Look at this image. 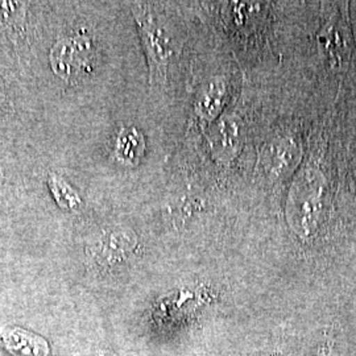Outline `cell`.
<instances>
[{"instance_id": "obj_1", "label": "cell", "mask_w": 356, "mask_h": 356, "mask_svg": "<svg viewBox=\"0 0 356 356\" xmlns=\"http://www.w3.org/2000/svg\"><path fill=\"white\" fill-rule=\"evenodd\" d=\"M134 17L140 32L141 44L147 56L151 85H164L169 70L177 57V41L164 15L149 3L132 6Z\"/></svg>"}, {"instance_id": "obj_2", "label": "cell", "mask_w": 356, "mask_h": 356, "mask_svg": "<svg viewBox=\"0 0 356 356\" xmlns=\"http://www.w3.org/2000/svg\"><path fill=\"white\" fill-rule=\"evenodd\" d=\"M318 170L305 166L293 181L286 204L288 223L302 239H307L317 229L322 207V184Z\"/></svg>"}, {"instance_id": "obj_3", "label": "cell", "mask_w": 356, "mask_h": 356, "mask_svg": "<svg viewBox=\"0 0 356 356\" xmlns=\"http://www.w3.org/2000/svg\"><path fill=\"white\" fill-rule=\"evenodd\" d=\"M53 72L67 82H76L94 73L98 65V48L90 36L61 38L51 51Z\"/></svg>"}, {"instance_id": "obj_4", "label": "cell", "mask_w": 356, "mask_h": 356, "mask_svg": "<svg viewBox=\"0 0 356 356\" xmlns=\"http://www.w3.org/2000/svg\"><path fill=\"white\" fill-rule=\"evenodd\" d=\"M317 38L332 69L347 70L354 65L355 47L346 6L335 4Z\"/></svg>"}, {"instance_id": "obj_5", "label": "cell", "mask_w": 356, "mask_h": 356, "mask_svg": "<svg viewBox=\"0 0 356 356\" xmlns=\"http://www.w3.org/2000/svg\"><path fill=\"white\" fill-rule=\"evenodd\" d=\"M227 95V86L223 81H211L201 90L194 103V114L201 124L211 123L223 110Z\"/></svg>"}, {"instance_id": "obj_6", "label": "cell", "mask_w": 356, "mask_h": 356, "mask_svg": "<svg viewBox=\"0 0 356 356\" xmlns=\"http://www.w3.org/2000/svg\"><path fill=\"white\" fill-rule=\"evenodd\" d=\"M138 244L136 236L129 229H115L103 236L98 254L103 264H115L131 254Z\"/></svg>"}, {"instance_id": "obj_7", "label": "cell", "mask_w": 356, "mask_h": 356, "mask_svg": "<svg viewBox=\"0 0 356 356\" xmlns=\"http://www.w3.org/2000/svg\"><path fill=\"white\" fill-rule=\"evenodd\" d=\"M145 152V140L136 128H123L115 141L114 153L116 160L128 166L138 165Z\"/></svg>"}, {"instance_id": "obj_8", "label": "cell", "mask_w": 356, "mask_h": 356, "mask_svg": "<svg viewBox=\"0 0 356 356\" xmlns=\"http://www.w3.org/2000/svg\"><path fill=\"white\" fill-rule=\"evenodd\" d=\"M51 189L54 193L56 200L61 204V207L73 209L76 207V204H79V198L63 179L56 177L51 179Z\"/></svg>"}, {"instance_id": "obj_9", "label": "cell", "mask_w": 356, "mask_h": 356, "mask_svg": "<svg viewBox=\"0 0 356 356\" xmlns=\"http://www.w3.org/2000/svg\"><path fill=\"white\" fill-rule=\"evenodd\" d=\"M318 356H334V350H332V344L330 342L322 344V347L319 348Z\"/></svg>"}, {"instance_id": "obj_10", "label": "cell", "mask_w": 356, "mask_h": 356, "mask_svg": "<svg viewBox=\"0 0 356 356\" xmlns=\"http://www.w3.org/2000/svg\"><path fill=\"white\" fill-rule=\"evenodd\" d=\"M0 178H1V169H0Z\"/></svg>"}]
</instances>
